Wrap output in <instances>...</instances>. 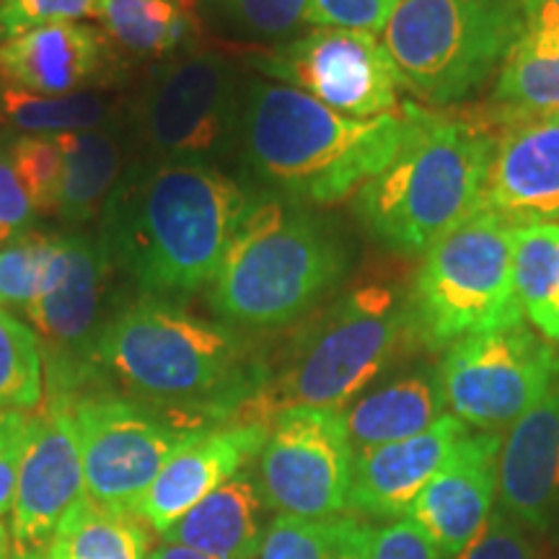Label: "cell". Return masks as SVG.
I'll list each match as a JSON object with an SVG mask.
<instances>
[{
	"mask_svg": "<svg viewBox=\"0 0 559 559\" xmlns=\"http://www.w3.org/2000/svg\"><path fill=\"white\" fill-rule=\"evenodd\" d=\"M251 200L213 164L143 158L104 202L99 239L140 296L174 304L213 283Z\"/></svg>",
	"mask_w": 559,
	"mask_h": 559,
	"instance_id": "6da1fadb",
	"label": "cell"
},
{
	"mask_svg": "<svg viewBox=\"0 0 559 559\" xmlns=\"http://www.w3.org/2000/svg\"><path fill=\"white\" fill-rule=\"evenodd\" d=\"M96 370L102 386L115 383L132 400L213 430L241 419L260 394L267 355L223 321L140 296L111 311L96 345Z\"/></svg>",
	"mask_w": 559,
	"mask_h": 559,
	"instance_id": "7a4b0ae2",
	"label": "cell"
},
{
	"mask_svg": "<svg viewBox=\"0 0 559 559\" xmlns=\"http://www.w3.org/2000/svg\"><path fill=\"white\" fill-rule=\"evenodd\" d=\"M412 120V102L386 115L349 117L298 88L254 81L241 94L239 143L249 169L277 194L326 207L386 169Z\"/></svg>",
	"mask_w": 559,
	"mask_h": 559,
	"instance_id": "3957f363",
	"label": "cell"
},
{
	"mask_svg": "<svg viewBox=\"0 0 559 559\" xmlns=\"http://www.w3.org/2000/svg\"><path fill=\"white\" fill-rule=\"evenodd\" d=\"M347 270V241L330 221L277 192L260 194L207 285L210 309L239 332L288 330L340 288Z\"/></svg>",
	"mask_w": 559,
	"mask_h": 559,
	"instance_id": "277c9868",
	"label": "cell"
},
{
	"mask_svg": "<svg viewBox=\"0 0 559 559\" xmlns=\"http://www.w3.org/2000/svg\"><path fill=\"white\" fill-rule=\"evenodd\" d=\"M495 135L489 109L440 115L415 104L402 148L355 192L360 226L391 251L425 254L479 210Z\"/></svg>",
	"mask_w": 559,
	"mask_h": 559,
	"instance_id": "5b68a950",
	"label": "cell"
},
{
	"mask_svg": "<svg viewBox=\"0 0 559 559\" xmlns=\"http://www.w3.org/2000/svg\"><path fill=\"white\" fill-rule=\"evenodd\" d=\"M407 334V285L362 280L319 306L293 332L241 419L272 423L288 409L342 412L373 386Z\"/></svg>",
	"mask_w": 559,
	"mask_h": 559,
	"instance_id": "8992f818",
	"label": "cell"
},
{
	"mask_svg": "<svg viewBox=\"0 0 559 559\" xmlns=\"http://www.w3.org/2000/svg\"><path fill=\"white\" fill-rule=\"evenodd\" d=\"M513 234L510 223L477 210L425 251L407 285L409 345L445 353L472 334L526 321L513 280Z\"/></svg>",
	"mask_w": 559,
	"mask_h": 559,
	"instance_id": "52a82bcc",
	"label": "cell"
},
{
	"mask_svg": "<svg viewBox=\"0 0 559 559\" xmlns=\"http://www.w3.org/2000/svg\"><path fill=\"white\" fill-rule=\"evenodd\" d=\"M521 37V0H400L383 29L407 91L436 107L477 91Z\"/></svg>",
	"mask_w": 559,
	"mask_h": 559,
	"instance_id": "ba28073f",
	"label": "cell"
},
{
	"mask_svg": "<svg viewBox=\"0 0 559 559\" xmlns=\"http://www.w3.org/2000/svg\"><path fill=\"white\" fill-rule=\"evenodd\" d=\"M62 402L79 436L86 495L99 506L130 513L166 461L207 432L190 419L109 386L88 389Z\"/></svg>",
	"mask_w": 559,
	"mask_h": 559,
	"instance_id": "9c48e42d",
	"label": "cell"
},
{
	"mask_svg": "<svg viewBox=\"0 0 559 559\" xmlns=\"http://www.w3.org/2000/svg\"><path fill=\"white\" fill-rule=\"evenodd\" d=\"M241 94L218 52L166 58L140 91L132 122L153 160L213 164L239 140Z\"/></svg>",
	"mask_w": 559,
	"mask_h": 559,
	"instance_id": "30bf717a",
	"label": "cell"
},
{
	"mask_svg": "<svg viewBox=\"0 0 559 559\" xmlns=\"http://www.w3.org/2000/svg\"><path fill=\"white\" fill-rule=\"evenodd\" d=\"M111 272L115 267L99 234H60L52 275L41 296L26 309V319L32 321L45 355L50 396L68 400L102 386L96 345L115 311H107Z\"/></svg>",
	"mask_w": 559,
	"mask_h": 559,
	"instance_id": "8fae6325",
	"label": "cell"
},
{
	"mask_svg": "<svg viewBox=\"0 0 559 559\" xmlns=\"http://www.w3.org/2000/svg\"><path fill=\"white\" fill-rule=\"evenodd\" d=\"M438 368L451 415L502 436L559 383V349L521 321L459 340Z\"/></svg>",
	"mask_w": 559,
	"mask_h": 559,
	"instance_id": "7c38bea8",
	"label": "cell"
},
{
	"mask_svg": "<svg viewBox=\"0 0 559 559\" xmlns=\"http://www.w3.org/2000/svg\"><path fill=\"white\" fill-rule=\"evenodd\" d=\"M355 451L337 409H288L270 423L254 461L264 506L309 521L345 519Z\"/></svg>",
	"mask_w": 559,
	"mask_h": 559,
	"instance_id": "4fadbf2b",
	"label": "cell"
},
{
	"mask_svg": "<svg viewBox=\"0 0 559 559\" xmlns=\"http://www.w3.org/2000/svg\"><path fill=\"white\" fill-rule=\"evenodd\" d=\"M251 66L349 117L396 111L402 91H407L383 39L368 32L317 26L272 52L257 55Z\"/></svg>",
	"mask_w": 559,
	"mask_h": 559,
	"instance_id": "5bb4252c",
	"label": "cell"
},
{
	"mask_svg": "<svg viewBox=\"0 0 559 559\" xmlns=\"http://www.w3.org/2000/svg\"><path fill=\"white\" fill-rule=\"evenodd\" d=\"M86 498L81 445L73 417L62 400H47L32 415L29 440L21 459L11 506L13 559H47L55 531Z\"/></svg>",
	"mask_w": 559,
	"mask_h": 559,
	"instance_id": "9a60e30c",
	"label": "cell"
},
{
	"mask_svg": "<svg viewBox=\"0 0 559 559\" xmlns=\"http://www.w3.org/2000/svg\"><path fill=\"white\" fill-rule=\"evenodd\" d=\"M481 213L513 228L559 223V115H510L498 128Z\"/></svg>",
	"mask_w": 559,
	"mask_h": 559,
	"instance_id": "2e32d148",
	"label": "cell"
},
{
	"mask_svg": "<svg viewBox=\"0 0 559 559\" xmlns=\"http://www.w3.org/2000/svg\"><path fill=\"white\" fill-rule=\"evenodd\" d=\"M500 436L466 432L425 485L407 519L428 531L443 559L459 557L498 506Z\"/></svg>",
	"mask_w": 559,
	"mask_h": 559,
	"instance_id": "e0dca14e",
	"label": "cell"
},
{
	"mask_svg": "<svg viewBox=\"0 0 559 559\" xmlns=\"http://www.w3.org/2000/svg\"><path fill=\"white\" fill-rule=\"evenodd\" d=\"M267 436L270 423L249 419L207 430L166 461L132 513L160 536L223 481L254 464Z\"/></svg>",
	"mask_w": 559,
	"mask_h": 559,
	"instance_id": "ac0fdd59",
	"label": "cell"
},
{
	"mask_svg": "<svg viewBox=\"0 0 559 559\" xmlns=\"http://www.w3.org/2000/svg\"><path fill=\"white\" fill-rule=\"evenodd\" d=\"M469 432L456 415H443L419 436L355 453L347 515L360 521L407 519L432 474Z\"/></svg>",
	"mask_w": 559,
	"mask_h": 559,
	"instance_id": "d6986e66",
	"label": "cell"
},
{
	"mask_svg": "<svg viewBox=\"0 0 559 559\" xmlns=\"http://www.w3.org/2000/svg\"><path fill=\"white\" fill-rule=\"evenodd\" d=\"M498 508L531 531L559 515V383L500 436Z\"/></svg>",
	"mask_w": 559,
	"mask_h": 559,
	"instance_id": "ffe728a7",
	"label": "cell"
},
{
	"mask_svg": "<svg viewBox=\"0 0 559 559\" xmlns=\"http://www.w3.org/2000/svg\"><path fill=\"white\" fill-rule=\"evenodd\" d=\"M111 47L81 21H60L0 45V81L29 94L62 96L107 81Z\"/></svg>",
	"mask_w": 559,
	"mask_h": 559,
	"instance_id": "44dd1931",
	"label": "cell"
},
{
	"mask_svg": "<svg viewBox=\"0 0 559 559\" xmlns=\"http://www.w3.org/2000/svg\"><path fill=\"white\" fill-rule=\"evenodd\" d=\"M438 366H423L362 391L342 409L353 451L376 449L396 440L419 436L449 415Z\"/></svg>",
	"mask_w": 559,
	"mask_h": 559,
	"instance_id": "7402d4cb",
	"label": "cell"
},
{
	"mask_svg": "<svg viewBox=\"0 0 559 559\" xmlns=\"http://www.w3.org/2000/svg\"><path fill=\"white\" fill-rule=\"evenodd\" d=\"M264 508L267 506L251 464L187 510L160 534V542L179 544L215 559H254L267 528L262 519Z\"/></svg>",
	"mask_w": 559,
	"mask_h": 559,
	"instance_id": "603a6c76",
	"label": "cell"
},
{
	"mask_svg": "<svg viewBox=\"0 0 559 559\" xmlns=\"http://www.w3.org/2000/svg\"><path fill=\"white\" fill-rule=\"evenodd\" d=\"M198 0H96L94 19L109 47L130 58H174L200 37Z\"/></svg>",
	"mask_w": 559,
	"mask_h": 559,
	"instance_id": "cb8c5ba5",
	"label": "cell"
},
{
	"mask_svg": "<svg viewBox=\"0 0 559 559\" xmlns=\"http://www.w3.org/2000/svg\"><path fill=\"white\" fill-rule=\"evenodd\" d=\"M62 153V181L58 215L79 226L102 213L104 202L122 179L124 148L115 124L99 130L55 135Z\"/></svg>",
	"mask_w": 559,
	"mask_h": 559,
	"instance_id": "d4e9b609",
	"label": "cell"
},
{
	"mask_svg": "<svg viewBox=\"0 0 559 559\" xmlns=\"http://www.w3.org/2000/svg\"><path fill=\"white\" fill-rule=\"evenodd\" d=\"M148 526L130 510H115L83 498L66 515L47 559H148Z\"/></svg>",
	"mask_w": 559,
	"mask_h": 559,
	"instance_id": "484cf974",
	"label": "cell"
},
{
	"mask_svg": "<svg viewBox=\"0 0 559 559\" xmlns=\"http://www.w3.org/2000/svg\"><path fill=\"white\" fill-rule=\"evenodd\" d=\"M513 280L523 319L559 349V223L515 228Z\"/></svg>",
	"mask_w": 559,
	"mask_h": 559,
	"instance_id": "4316f807",
	"label": "cell"
},
{
	"mask_svg": "<svg viewBox=\"0 0 559 559\" xmlns=\"http://www.w3.org/2000/svg\"><path fill=\"white\" fill-rule=\"evenodd\" d=\"M115 120V102L102 91L45 96L29 94L0 83V122L19 135L55 138L66 132L109 128Z\"/></svg>",
	"mask_w": 559,
	"mask_h": 559,
	"instance_id": "83f0119b",
	"label": "cell"
},
{
	"mask_svg": "<svg viewBox=\"0 0 559 559\" xmlns=\"http://www.w3.org/2000/svg\"><path fill=\"white\" fill-rule=\"evenodd\" d=\"M492 104L515 115H559V52L519 41L498 70Z\"/></svg>",
	"mask_w": 559,
	"mask_h": 559,
	"instance_id": "f1b7e54d",
	"label": "cell"
},
{
	"mask_svg": "<svg viewBox=\"0 0 559 559\" xmlns=\"http://www.w3.org/2000/svg\"><path fill=\"white\" fill-rule=\"evenodd\" d=\"M45 400V355L37 332L0 309V412H29Z\"/></svg>",
	"mask_w": 559,
	"mask_h": 559,
	"instance_id": "f546056e",
	"label": "cell"
},
{
	"mask_svg": "<svg viewBox=\"0 0 559 559\" xmlns=\"http://www.w3.org/2000/svg\"><path fill=\"white\" fill-rule=\"evenodd\" d=\"M60 234L29 230L9 243H0V309H29L52 275Z\"/></svg>",
	"mask_w": 559,
	"mask_h": 559,
	"instance_id": "4dcf8cb0",
	"label": "cell"
},
{
	"mask_svg": "<svg viewBox=\"0 0 559 559\" xmlns=\"http://www.w3.org/2000/svg\"><path fill=\"white\" fill-rule=\"evenodd\" d=\"M16 177L37 215H58L62 153L52 138L16 135L9 145Z\"/></svg>",
	"mask_w": 559,
	"mask_h": 559,
	"instance_id": "1f68e13d",
	"label": "cell"
},
{
	"mask_svg": "<svg viewBox=\"0 0 559 559\" xmlns=\"http://www.w3.org/2000/svg\"><path fill=\"white\" fill-rule=\"evenodd\" d=\"M342 521H309L275 515L264 528L254 559H332Z\"/></svg>",
	"mask_w": 559,
	"mask_h": 559,
	"instance_id": "d6a6232c",
	"label": "cell"
},
{
	"mask_svg": "<svg viewBox=\"0 0 559 559\" xmlns=\"http://www.w3.org/2000/svg\"><path fill=\"white\" fill-rule=\"evenodd\" d=\"M236 32L257 39H283L306 24L311 0H210Z\"/></svg>",
	"mask_w": 559,
	"mask_h": 559,
	"instance_id": "836d02e7",
	"label": "cell"
},
{
	"mask_svg": "<svg viewBox=\"0 0 559 559\" xmlns=\"http://www.w3.org/2000/svg\"><path fill=\"white\" fill-rule=\"evenodd\" d=\"M96 0H0V45L60 21L94 16Z\"/></svg>",
	"mask_w": 559,
	"mask_h": 559,
	"instance_id": "e575fe53",
	"label": "cell"
},
{
	"mask_svg": "<svg viewBox=\"0 0 559 559\" xmlns=\"http://www.w3.org/2000/svg\"><path fill=\"white\" fill-rule=\"evenodd\" d=\"M400 0H311L306 24L383 34Z\"/></svg>",
	"mask_w": 559,
	"mask_h": 559,
	"instance_id": "d590c367",
	"label": "cell"
},
{
	"mask_svg": "<svg viewBox=\"0 0 559 559\" xmlns=\"http://www.w3.org/2000/svg\"><path fill=\"white\" fill-rule=\"evenodd\" d=\"M453 559H539L526 528L495 508L477 539Z\"/></svg>",
	"mask_w": 559,
	"mask_h": 559,
	"instance_id": "8d00e7d4",
	"label": "cell"
},
{
	"mask_svg": "<svg viewBox=\"0 0 559 559\" xmlns=\"http://www.w3.org/2000/svg\"><path fill=\"white\" fill-rule=\"evenodd\" d=\"M370 559H443L428 531L412 519L370 523Z\"/></svg>",
	"mask_w": 559,
	"mask_h": 559,
	"instance_id": "74e56055",
	"label": "cell"
},
{
	"mask_svg": "<svg viewBox=\"0 0 559 559\" xmlns=\"http://www.w3.org/2000/svg\"><path fill=\"white\" fill-rule=\"evenodd\" d=\"M29 423L32 412H0V521L11 513L21 459H24L26 440H29Z\"/></svg>",
	"mask_w": 559,
	"mask_h": 559,
	"instance_id": "f35d334b",
	"label": "cell"
},
{
	"mask_svg": "<svg viewBox=\"0 0 559 559\" xmlns=\"http://www.w3.org/2000/svg\"><path fill=\"white\" fill-rule=\"evenodd\" d=\"M34 218H37V213H34L32 202L16 177L9 148H0V243H9L29 234Z\"/></svg>",
	"mask_w": 559,
	"mask_h": 559,
	"instance_id": "ab89813d",
	"label": "cell"
},
{
	"mask_svg": "<svg viewBox=\"0 0 559 559\" xmlns=\"http://www.w3.org/2000/svg\"><path fill=\"white\" fill-rule=\"evenodd\" d=\"M521 45L559 52V0H521Z\"/></svg>",
	"mask_w": 559,
	"mask_h": 559,
	"instance_id": "60d3db41",
	"label": "cell"
},
{
	"mask_svg": "<svg viewBox=\"0 0 559 559\" xmlns=\"http://www.w3.org/2000/svg\"><path fill=\"white\" fill-rule=\"evenodd\" d=\"M332 559H370V523L345 515Z\"/></svg>",
	"mask_w": 559,
	"mask_h": 559,
	"instance_id": "b9f144b4",
	"label": "cell"
},
{
	"mask_svg": "<svg viewBox=\"0 0 559 559\" xmlns=\"http://www.w3.org/2000/svg\"><path fill=\"white\" fill-rule=\"evenodd\" d=\"M148 559H215V557H207V555H202V551L179 547V544L160 542L158 547L151 549Z\"/></svg>",
	"mask_w": 559,
	"mask_h": 559,
	"instance_id": "7bdbcfd3",
	"label": "cell"
},
{
	"mask_svg": "<svg viewBox=\"0 0 559 559\" xmlns=\"http://www.w3.org/2000/svg\"><path fill=\"white\" fill-rule=\"evenodd\" d=\"M0 559H13V542L11 528L0 521Z\"/></svg>",
	"mask_w": 559,
	"mask_h": 559,
	"instance_id": "ee69618b",
	"label": "cell"
}]
</instances>
